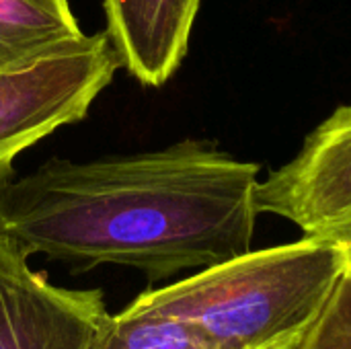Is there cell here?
Segmentation results:
<instances>
[{"label": "cell", "mask_w": 351, "mask_h": 349, "mask_svg": "<svg viewBox=\"0 0 351 349\" xmlns=\"http://www.w3.org/2000/svg\"><path fill=\"white\" fill-rule=\"evenodd\" d=\"M259 167L212 142L86 163L49 158L0 183V237L74 274L140 269L150 282L251 251Z\"/></svg>", "instance_id": "6da1fadb"}, {"label": "cell", "mask_w": 351, "mask_h": 349, "mask_svg": "<svg viewBox=\"0 0 351 349\" xmlns=\"http://www.w3.org/2000/svg\"><path fill=\"white\" fill-rule=\"evenodd\" d=\"M346 267L337 241L304 237L146 290L134 304L191 325L212 349H296Z\"/></svg>", "instance_id": "7a4b0ae2"}, {"label": "cell", "mask_w": 351, "mask_h": 349, "mask_svg": "<svg viewBox=\"0 0 351 349\" xmlns=\"http://www.w3.org/2000/svg\"><path fill=\"white\" fill-rule=\"evenodd\" d=\"M121 66L107 31L21 68L0 70V183L14 158L58 128L86 117Z\"/></svg>", "instance_id": "3957f363"}, {"label": "cell", "mask_w": 351, "mask_h": 349, "mask_svg": "<svg viewBox=\"0 0 351 349\" xmlns=\"http://www.w3.org/2000/svg\"><path fill=\"white\" fill-rule=\"evenodd\" d=\"M257 210L294 222L306 237L351 234V105L323 121L288 165L259 181Z\"/></svg>", "instance_id": "277c9868"}, {"label": "cell", "mask_w": 351, "mask_h": 349, "mask_svg": "<svg viewBox=\"0 0 351 349\" xmlns=\"http://www.w3.org/2000/svg\"><path fill=\"white\" fill-rule=\"evenodd\" d=\"M105 317L101 290L53 286L0 237V349H90Z\"/></svg>", "instance_id": "5b68a950"}, {"label": "cell", "mask_w": 351, "mask_h": 349, "mask_svg": "<svg viewBox=\"0 0 351 349\" xmlns=\"http://www.w3.org/2000/svg\"><path fill=\"white\" fill-rule=\"evenodd\" d=\"M202 0H103L121 66L144 86H162L181 66Z\"/></svg>", "instance_id": "8992f818"}, {"label": "cell", "mask_w": 351, "mask_h": 349, "mask_svg": "<svg viewBox=\"0 0 351 349\" xmlns=\"http://www.w3.org/2000/svg\"><path fill=\"white\" fill-rule=\"evenodd\" d=\"M84 37L68 0H0V70L27 66Z\"/></svg>", "instance_id": "52a82bcc"}, {"label": "cell", "mask_w": 351, "mask_h": 349, "mask_svg": "<svg viewBox=\"0 0 351 349\" xmlns=\"http://www.w3.org/2000/svg\"><path fill=\"white\" fill-rule=\"evenodd\" d=\"M90 349H212V346L191 325L130 302L119 315L103 319Z\"/></svg>", "instance_id": "ba28073f"}, {"label": "cell", "mask_w": 351, "mask_h": 349, "mask_svg": "<svg viewBox=\"0 0 351 349\" xmlns=\"http://www.w3.org/2000/svg\"><path fill=\"white\" fill-rule=\"evenodd\" d=\"M296 349H351V267H346L319 319Z\"/></svg>", "instance_id": "9c48e42d"}, {"label": "cell", "mask_w": 351, "mask_h": 349, "mask_svg": "<svg viewBox=\"0 0 351 349\" xmlns=\"http://www.w3.org/2000/svg\"><path fill=\"white\" fill-rule=\"evenodd\" d=\"M337 243L341 245V249H343V253H346V261H348V267H351V234L343 237V239H339Z\"/></svg>", "instance_id": "30bf717a"}]
</instances>
